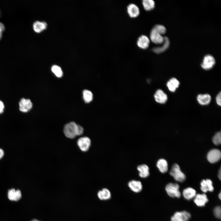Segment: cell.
<instances>
[{"instance_id": "cell-8", "label": "cell", "mask_w": 221, "mask_h": 221, "mask_svg": "<svg viewBox=\"0 0 221 221\" xmlns=\"http://www.w3.org/2000/svg\"><path fill=\"white\" fill-rule=\"evenodd\" d=\"M221 153L218 149H214L210 150L207 155V159L211 163H214L218 161L220 159Z\"/></svg>"}, {"instance_id": "cell-4", "label": "cell", "mask_w": 221, "mask_h": 221, "mask_svg": "<svg viewBox=\"0 0 221 221\" xmlns=\"http://www.w3.org/2000/svg\"><path fill=\"white\" fill-rule=\"evenodd\" d=\"M90 138L86 136L80 137L77 141V145L80 150L83 152L87 151L91 145Z\"/></svg>"}, {"instance_id": "cell-25", "label": "cell", "mask_w": 221, "mask_h": 221, "mask_svg": "<svg viewBox=\"0 0 221 221\" xmlns=\"http://www.w3.org/2000/svg\"><path fill=\"white\" fill-rule=\"evenodd\" d=\"M83 97L86 103H89L91 102L93 99V95L92 92L87 90H85L83 92Z\"/></svg>"}, {"instance_id": "cell-30", "label": "cell", "mask_w": 221, "mask_h": 221, "mask_svg": "<svg viewBox=\"0 0 221 221\" xmlns=\"http://www.w3.org/2000/svg\"><path fill=\"white\" fill-rule=\"evenodd\" d=\"M214 213L216 218L220 219L221 216V207L219 206L216 207L214 210Z\"/></svg>"}, {"instance_id": "cell-22", "label": "cell", "mask_w": 221, "mask_h": 221, "mask_svg": "<svg viewBox=\"0 0 221 221\" xmlns=\"http://www.w3.org/2000/svg\"><path fill=\"white\" fill-rule=\"evenodd\" d=\"M196 194V190L191 188H187L184 189L183 192L184 197L188 200L194 198Z\"/></svg>"}, {"instance_id": "cell-12", "label": "cell", "mask_w": 221, "mask_h": 221, "mask_svg": "<svg viewBox=\"0 0 221 221\" xmlns=\"http://www.w3.org/2000/svg\"><path fill=\"white\" fill-rule=\"evenodd\" d=\"M194 201L197 206L202 207L205 206L206 203L208 201V199L205 194H198L195 197Z\"/></svg>"}, {"instance_id": "cell-13", "label": "cell", "mask_w": 221, "mask_h": 221, "mask_svg": "<svg viewBox=\"0 0 221 221\" xmlns=\"http://www.w3.org/2000/svg\"><path fill=\"white\" fill-rule=\"evenodd\" d=\"M196 99L199 104L205 106L210 103L211 100V97L208 94H200L197 95Z\"/></svg>"}, {"instance_id": "cell-7", "label": "cell", "mask_w": 221, "mask_h": 221, "mask_svg": "<svg viewBox=\"0 0 221 221\" xmlns=\"http://www.w3.org/2000/svg\"><path fill=\"white\" fill-rule=\"evenodd\" d=\"M20 110L23 113L29 111L32 108L33 104L29 99L22 98L19 103Z\"/></svg>"}, {"instance_id": "cell-38", "label": "cell", "mask_w": 221, "mask_h": 221, "mask_svg": "<svg viewBox=\"0 0 221 221\" xmlns=\"http://www.w3.org/2000/svg\"><path fill=\"white\" fill-rule=\"evenodd\" d=\"M31 221H40L37 219H34L33 220H32Z\"/></svg>"}, {"instance_id": "cell-3", "label": "cell", "mask_w": 221, "mask_h": 221, "mask_svg": "<svg viewBox=\"0 0 221 221\" xmlns=\"http://www.w3.org/2000/svg\"><path fill=\"white\" fill-rule=\"evenodd\" d=\"M179 186L177 184L169 183L166 186L165 190L168 195L172 197L179 198L181 194L179 190Z\"/></svg>"}, {"instance_id": "cell-9", "label": "cell", "mask_w": 221, "mask_h": 221, "mask_svg": "<svg viewBox=\"0 0 221 221\" xmlns=\"http://www.w3.org/2000/svg\"><path fill=\"white\" fill-rule=\"evenodd\" d=\"M154 97L155 101L160 104L165 103L168 99L167 94L160 89L156 91L154 94Z\"/></svg>"}, {"instance_id": "cell-2", "label": "cell", "mask_w": 221, "mask_h": 221, "mask_svg": "<svg viewBox=\"0 0 221 221\" xmlns=\"http://www.w3.org/2000/svg\"><path fill=\"white\" fill-rule=\"evenodd\" d=\"M169 173L177 181L183 182L185 179V175L181 171L179 166L176 164L173 165Z\"/></svg>"}, {"instance_id": "cell-10", "label": "cell", "mask_w": 221, "mask_h": 221, "mask_svg": "<svg viewBox=\"0 0 221 221\" xmlns=\"http://www.w3.org/2000/svg\"><path fill=\"white\" fill-rule=\"evenodd\" d=\"M8 197L11 201H17L21 197L22 195L19 190H15L12 188L9 190L8 192Z\"/></svg>"}, {"instance_id": "cell-24", "label": "cell", "mask_w": 221, "mask_h": 221, "mask_svg": "<svg viewBox=\"0 0 221 221\" xmlns=\"http://www.w3.org/2000/svg\"><path fill=\"white\" fill-rule=\"evenodd\" d=\"M47 25V23L45 22L36 21L33 24V28L35 32L40 33L46 28Z\"/></svg>"}, {"instance_id": "cell-32", "label": "cell", "mask_w": 221, "mask_h": 221, "mask_svg": "<svg viewBox=\"0 0 221 221\" xmlns=\"http://www.w3.org/2000/svg\"><path fill=\"white\" fill-rule=\"evenodd\" d=\"M217 104L219 106L221 105V93L220 92L217 95L216 97Z\"/></svg>"}, {"instance_id": "cell-27", "label": "cell", "mask_w": 221, "mask_h": 221, "mask_svg": "<svg viewBox=\"0 0 221 221\" xmlns=\"http://www.w3.org/2000/svg\"><path fill=\"white\" fill-rule=\"evenodd\" d=\"M52 72L58 77H61L63 75V72L61 68L56 65H53L51 68Z\"/></svg>"}, {"instance_id": "cell-33", "label": "cell", "mask_w": 221, "mask_h": 221, "mask_svg": "<svg viewBox=\"0 0 221 221\" xmlns=\"http://www.w3.org/2000/svg\"><path fill=\"white\" fill-rule=\"evenodd\" d=\"M4 108L5 106L3 102L0 100V114L3 112Z\"/></svg>"}, {"instance_id": "cell-21", "label": "cell", "mask_w": 221, "mask_h": 221, "mask_svg": "<svg viewBox=\"0 0 221 221\" xmlns=\"http://www.w3.org/2000/svg\"><path fill=\"white\" fill-rule=\"evenodd\" d=\"M163 45L160 47L154 48L153 49V51L156 53H160L164 52L169 47V39L167 37H164Z\"/></svg>"}, {"instance_id": "cell-29", "label": "cell", "mask_w": 221, "mask_h": 221, "mask_svg": "<svg viewBox=\"0 0 221 221\" xmlns=\"http://www.w3.org/2000/svg\"><path fill=\"white\" fill-rule=\"evenodd\" d=\"M213 143L216 145H219L221 142V132H217L212 138Z\"/></svg>"}, {"instance_id": "cell-35", "label": "cell", "mask_w": 221, "mask_h": 221, "mask_svg": "<svg viewBox=\"0 0 221 221\" xmlns=\"http://www.w3.org/2000/svg\"><path fill=\"white\" fill-rule=\"evenodd\" d=\"M4 154V152L3 150L0 148V159L3 157Z\"/></svg>"}, {"instance_id": "cell-39", "label": "cell", "mask_w": 221, "mask_h": 221, "mask_svg": "<svg viewBox=\"0 0 221 221\" xmlns=\"http://www.w3.org/2000/svg\"><path fill=\"white\" fill-rule=\"evenodd\" d=\"M219 198L220 199H221V193H220L219 195Z\"/></svg>"}, {"instance_id": "cell-16", "label": "cell", "mask_w": 221, "mask_h": 221, "mask_svg": "<svg viewBox=\"0 0 221 221\" xmlns=\"http://www.w3.org/2000/svg\"><path fill=\"white\" fill-rule=\"evenodd\" d=\"M137 169L139 172V175L142 178H145L149 175V168L148 166L145 164L138 165Z\"/></svg>"}, {"instance_id": "cell-26", "label": "cell", "mask_w": 221, "mask_h": 221, "mask_svg": "<svg viewBox=\"0 0 221 221\" xmlns=\"http://www.w3.org/2000/svg\"><path fill=\"white\" fill-rule=\"evenodd\" d=\"M142 4L145 9L147 11L153 10L155 6L154 2L152 0H144Z\"/></svg>"}, {"instance_id": "cell-18", "label": "cell", "mask_w": 221, "mask_h": 221, "mask_svg": "<svg viewBox=\"0 0 221 221\" xmlns=\"http://www.w3.org/2000/svg\"><path fill=\"white\" fill-rule=\"evenodd\" d=\"M179 81L175 78H171L167 83V86L170 91L175 92L180 85Z\"/></svg>"}, {"instance_id": "cell-31", "label": "cell", "mask_w": 221, "mask_h": 221, "mask_svg": "<svg viewBox=\"0 0 221 221\" xmlns=\"http://www.w3.org/2000/svg\"><path fill=\"white\" fill-rule=\"evenodd\" d=\"M83 131L84 129L81 126L78 125L77 132V136L82 135L83 134Z\"/></svg>"}, {"instance_id": "cell-37", "label": "cell", "mask_w": 221, "mask_h": 221, "mask_svg": "<svg viewBox=\"0 0 221 221\" xmlns=\"http://www.w3.org/2000/svg\"><path fill=\"white\" fill-rule=\"evenodd\" d=\"M2 37V33H0V40L1 39Z\"/></svg>"}, {"instance_id": "cell-17", "label": "cell", "mask_w": 221, "mask_h": 221, "mask_svg": "<svg viewBox=\"0 0 221 221\" xmlns=\"http://www.w3.org/2000/svg\"><path fill=\"white\" fill-rule=\"evenodd\" d=\"M149 43V40L148 37L145 35H143L139 37L137 44L140 48L145 49L148 47Z\"/></svg>"}, {"instance_id": "cell-14", "label": "cell", "mask_w": 221, "mask_h": 221, "mask_svg": "<svg viewBox=\"0 0 221 221\" xmlns=\"http://www.w3.org/2000/svg\"><path fill=\"white\" fill-rule=\"evenodd\" d=\"M201 189L204 192L207 191L212 192L214 188L212 181L210 179L203 180L201 182Z\"/></svg>"}, {"instance_id": "cell-20", "label": "cell", "mask_w": 221, "mask_h": 221, "mask_svg": "<svg viewBox=\"0 0 221 221\" xmlns=\"http://www.w3.org/2000/svg\"><path fill=\"white\" fill-rule=\"evenodd\" d=\"M97 196L98 198L101 200H107L110 198L111 194L108 189L105 188L99 191Z\"/></svg>"}, {"instance_id": "cell-15", "label": "cell", "mask_w": 221, "mask_h": 221, "mask_svg": "<svg viewBox=\"0 0 221 221\" xmlns=\"http://www.w3.org/2000/svg\"><path fill=\"white\" fill-rule=\"evenodd\" d=\"M150 38L152 41L156 44L162 43L164 37L152 29L150 33Z\"/></svg>"}, {"instance_id": "cell-28", "label": "cell", "mask_w": 221, "mask_h": 221, "mask_svg": "<svg viewBox=\"0 0 221 221\" xmlns=\"http://www.w3.org/2000/svg\"><path fill=\"white\" fill-rule=\"evenodd\" d=\"M152 29L161 35L165 34L166 31L165 27L160 25H155Z\"/></svg>"}, {"instance_id": "cell-23", "label": "cell", "mask_w": 221, "mask_h": 221, "mask_svg": "<svg viewBox=\"0 0 221 221\" xmlns=\"http://www.w3.org/2000/svg\"><path fill=\"white\" fill-rule=\"evenodd\" d=\"M157 166L160 171L164 173L168 170V164L167 161L165 159H161L157 162Z\"/></svg>"}, {"instance_id": "cell-11", "label": "cell", "mask_w": 221, "mask_h": 221, "mask_svg": "<svg viewBox=\"0 0 221 221\" xmlns=\"http://www.w3.org/2000/svg\"><path fill=\"white\" fill-rule=\"evenodd\" d=\"M128 186L133 192L135 193L140 192L142 189V185L139 180H132L128 183Z\"/></svg>"}, {"instance_id": "cell-6", "label": "cell", "mask_w": 221, "mask_h": 221, "mask_svg": "<svg viewBox=\"0 0 221 221\" xmlns=\"http://www.w3.org/2000/svg\"><path fill=\"white\" fill-rule=\"evenodd\" d=\"M191 217L190 214L188 212L183 211L176 212L172 217V221H188Z\"/></svg>"}, {"instance_id": "cell-36", "label": "cell", "mask_w": 221, "mask_h": 221, "mask_svg": "<svg viewBox=\"0 0 221 221\" xmlns=\"http://www.w3.org/2000/svg\"><path fill=\"white\" fill-rule=\"evenodd\" d=\"M221 169H220L219 172L218 173V177L220 180L221 179Z\"/></svg>"}, {"instance_id": "cell-19", "label": "cell", "mask_w": 221, "mask_h": 221, "mask_svg": "<svg viewBox=\"0 0 221 221\" xmlns=\"http://www.w3.org/2000/svg\"><path fill=\"white\" fill-rule=\"evenodd\" d=\"M127 12L131 17H136L140 13L138 7L134 4H131L128 5L127 7Z\"/></svg>"}, {"instance_id": "cell-5", "label": "cell", "mask_w": 221, "mask_h": 221, "mask_svg": "<svg viewBox=\"0 0 221 221\" xmlns=\"http://www.w3.org/2000/svg\"><path fill=\"white\" fill-rule=\"evenodd\" d=\"M215 63L214 57L211 55H208L204 56L201 66L204 70H209L213 67Z\"/></svg>"}, {"instance_id": "cell-34", "label": "cell", "mask_w": 221, "mask_h": 221, "mask_svg": "<svg viewBox=\"0 0 221 221\" xmlns=\"http://www.w3.org/2000/svg\"><path fill=\"white\" fill-rule=\"evenodd\" d=\"M5 30V27L4 24L0 22V33L2 32Z\"/></svg>"}, {"instance_id": "cell-1", "label": "cell", "mask_w": 221, "mask_h": 221, "mask_svg": "<svg viewBox=\"0 0 221 221\" xmlns=\"http://www.w3.org/2000/svg\"><path fill=\"white\" fill-rule=\"evenodd\" d=\"M78 125L72 122L65 124L64 127V133L65 136L70 139H73L77 136Z\"/></svg>"}]
</instances>
